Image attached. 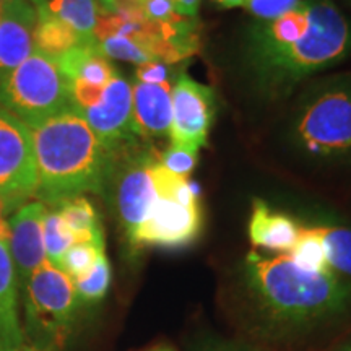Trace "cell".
<instances>
[{"mask_svg":"<svg viewBox=\"0 0 351 351\" xmlns=\"http://www.w3.org/2000/svg\"><path fill=\"white\" fill-rule=\"evenodd\" d=\"M32 132L38 171L36 197L43 204L101 192L112 173L114 153L99 142L80 111H64L33 122Z\"/></svg>","mask_w":351,"mask_h":351,"instance_id":"1","label":"cell"},{"mask_svg":"<svg viewBox=\"0 0 351 351\" xmlns=\"http://www.w3.org/2000/svg\"><path fill=\"white\" fill-rule=\"evenodd\" d=\"M309 28L285 47L249 46V62L258 86L269 93L288 91L320 70L351 54V23L332 0H307Z\"/></svg>","mask_w":351,"mask_h":351,"instance_id":"2","label":"cell"},{"mask_svg":"<svg viewBox=\"0 0 351 351\" xmlns=\"http://www.w3.org/2000/svg\"><path fill=\"white\" fill-rule=\"evenodd\" d=\"M245 275L254 296L271 317L309 322L343 311L351 301V285L330 271H307L283 254L262 257L249 252Z\"/></svg>","mask_w":351,"mask_h":351,"instance_id":"3","label":"cell"},{"mask_svg":"<svg viewBox=\"0 0 351 351\" xmlns=\"http://www.w3.org/2000/svg\"><path fill=\"white\" fill-rule=\"evenodd\" d=\"M293 138L317 160H351V75L328 78L307 93L293 122Z\"/></svg>","mask_w":351,"mask_h":351,"instance_id":"4","label":"cell"},{"mask_svg":"<svg viewBox=\"0 0 351 351\" xmlns=\"http://www.w3.org/2000/svg\"><path fill=\"white\" fill-rule=\"evenodd\" d=\"M21 293L25 306L21 328L26 343L46 351L62 348L80 304L72 278L46 261L33 271Z\"/></svg>","mask_w":351,"mask_h":351,"instance_id":"5","label":"cell"},{"mask_svg":"<svg viewBox=\"0 0 351 351\" xmlns=\"http://www.w3.org/2000/svg\"><path fill=\"white\" fill-rule=\"evenodd\" d=\"M0 106L29 125L72 106L70 82L52 57L34 49L0 78Z\"/></svg>","mask_w":351,"mask_h":351,"instance_id":"6","label":"cell"},{"mask_svg":"<svg viewBox=\"0 0 351 351\" xmlns=\"http://www.w3.org/2000/svg\"><path fill=\"white\" fill-rule=\"evenodd\" d=\"M38 171L28 125L0 106V199L7 208L36 195Z\"/></svg>","mask_w":351,"mask_h":351,"instance_id":"7","label":"cell"},{"mask_svg":"<svg viewBox=\"0 0 351 351\" xmlns=\"http://www.w3.org/2000/svg\"><path fill=\"white\" fill-rule=\"evenodd\" d=\"M173 122H171V145L200 150L207 145L208 130L215 116L213 91L195 82L187 73L179 75L173 90Z\"/></svg>","mask_w":351,"mask_h":351,"instance_id":"8","label":"cell"},{"mask_svg":"<svg viewBox=\"0 0 351 351\" xmlns=\"http://www.w3.org/2000/svg\"><path fill=\"white\" fill-rule=\"evenodd\" d=\"M99 142L111 153L138 137L134 125V101L130 83L116 75L104 86L103 96L95 106L80 111Z\"/></svg>","mask_w":351,"mask_h":351,"instance_id":"9","label":"cell"},{"mask_svg":"<svg viewBox=\"0 0 351 351\" xmlns=\"http://www.w3.org/2000/svg\"><path fill=\"white\" fill-rule=\"evenodd\" d=\"M202 231L200 205L187 207L169 197L158 195L150 215L140 226L132 245L156 247H186L199 238Z\"/></svg>","mask_w":351,"mask_h":351,"instance_id":"10","label":"cell"},{"mask_svg":"<svg viewBox=\"0 0 351 351\" xmlns=\"http://www.w3.org/2000/svg\"><path fill=\"white\" fill-rule=\"evenodd\" d=\"M46 213V204L39 200L32 202L21 205L8 223L10 225L8 249L15 263L20 289H23L33 271L47 261L43 232Z\"/></svg>","mask_w":351,"mask_h":351,"instance_id":"11","label":"cell"},{"mask_svg":"<svg viewBox=\"0 0 351 351\" xmlns=\"http://www.w3.org/2000/svg\"><path fill=\"white\" fill-rule=\"evenodd\" d=\"M150 156H140L122 171L116 189V204L127 239L132 243L150 215L158 199L155 182L152 178Z\"/></svg>","mask_w":351,"mask_h":351,"instance_id":"12","label":"cell"},{"mask_svg":"<svg viewBox=\"0 0 351 351\" xmlns=\"http://www.w3.org/2000/svg\"><path fill=\"white\" fill-rule=\"evenodd\" d=\"M36 25L38 13L32 0H3L0 15V78L34 51Z\"/></svg>","mask_w":351,"mask_h":351,"instance_id":"13","label":"cell"},{"mask_svg":"<svg viewBox=\"0 0 351 351\" xmlns=\"http://www.w3.org/2000/svg\"><path fill=\"white\" fill-rule=\"evenodd\" d=\"M171 82L161 85L135 83L132 88L134 101V125L138 137H169L173 122V99Z\"/></svg>","mask_w":351,"mask_h":351,"instance_id":"14","label":"cell"},{"mask_svg":"<svg viewBox=\"0 0 351 351\" xmlns=\"http://www.w3.org/2000/svg\"><path fill=\"white\" fill-rule=\"evenodd\" d=\"M19 276L8 244L0 243V351H15L25 343L19 317Z\"/></svg>","mask_w":351,"mask_h":351,"instance_id":"15","label":"cell"},{"mask_svg":"<svg viewBox=\"0 0 351 351\" xmlns=\"http://www.w3.org/2000/svg\"><path fill=\"white\" fill-rule=\"evenodd\" d=\"M301 228L293 218L274 212L263 200H254L249 219V239L256 247L289 252L300 238Z\"/></svg>","mask_w":351,"mask_h":351,"instance_id":"16","label":"cell"},{"mask_svg":"<svg viewBox=\"0 0 351 351\" xmlns=\"http://www.w3.org/2000/svg\"><path fill=\"white\" fill-rule=\"evenodd\" d=\"M54 60L70 83L85 80L91 85L106 86L117 75L108 57L101 52L98 41L78 44Z\"/></svg>","mask_w":351,"mask_h":351,"instance_id":"17","label":"cell"},{"mask_svg":"<svg viewBox=\"0 0 351 351\" xmlns=\"http://www.w3.org/2000/svg\"><path fill=\"white\" fill-rule=\"evenodd\" d=\"M36 7L38 25L34 32V49L44 52L46 56L57 59L59 56L73 49L82 43H91L83 39L75 29L52 15L47 8L46 0H32Z\"/></svg>","mask_w":351,"mask_h":351,"instance_id":"18","label":"cell"},{"mask_svg":"<svg viewBox=\"0 0 351 351\" xmlns=\"http://www.w3.org/2000/svg\"><path fill=\"white\" fill-rule=\"evenodd\" d=\"M56 212L60 215L62 221L73 234L75 244H104V234L98 213L91 202L85 197L78 195L59 202L56 205Z\"/></svg>","mask_w":351,"mask_h":351,"instance_id":"19","label":"cell"},{"mask_svg":"<svg viewBox=\"0 0 351 351\" xmlns=\"http://www.w3.org/2000/svg\"><path fill=\"white\" fill-rule=\"evenodd\" d=\"M307 28H309V16H307L306 2H302L295 10L271 20L270 23L258 26L252 33L251 44L269 47L291 46L304 36Z\"/></svg>","mask_w":351,"mask_h":351,"instance_id":"20","label":"cell"},{"mask_svg":"<svg viewBox=\"0 0 351 351\" xmlns=\"http://www.w3.org/2000/svg\"><path fill=\"white\" fill-rule=\"evenodd\" d=\"M47 8L52 15L67 23L86 41H98L95 38L96 20L99 8L96 0H51Z\"/></svg>","mask_w":351,"mask_h":351,"instance_id":"21","label":"cell"},{"mask_svg":"<svg viewBox=\"0 0 351 351\" xmlns=\"http://www.w3.org/2000/svg\"><path fill=\"white\" fill-rule=\"evenodd\" d=\"M313 230L322 239L330 269L351 276V228L314 226Z\"/></svg>","mask_w":351,"mask_h":351,"instance_id":"22","label":"cell"},{"mask_svg":"<svg viewBox=\"0 0 351 351\" xmlns=\"http://www.w3.org/2000/svg\"><path fill=\"white\" fill-rule=\"evenodd\" d=\"M298 267L307 271H330L326 247L313 228H301L300 238L288 254Z\"/></svg>","mask_w":351,"mask_h":351,"instance_id":"23","label":"cell"},{"mask_svg":"<svg viewBox=\"0 0 351 351\" xmlns=\"http://www.w3.org/2000/svg\"><path fill=\"white\" fill-rule=\"evenodd\" d=\"M44 249L46 258L56 267H59L64 254L75 244V238L70 232L67 225L62 221L60 215L56 210H47L44 218Z\"/></svg>","mask_w":351,"mask_h":351,"instance_id":"24","label":"cell"},{"mask_svg":"<svg viewBox=\"0 0 351 351\" xmlns=\"http://www.w3.org/2000/svg\"><path fill=\"white\" fill-rule=\"evenodd\" d=\"M109 285H111V265L106 257V252L101 254L98 262L85 276L73 282L75 293L80 302L93 304L106 296Z\"/></svg>","mask_w":351,"mask_h":351,"instance_id":"25","label":"cell"},{"mask_svg":"<svg viewBox=\"0 0 351 351\" xmlns=\"http://www.w3.org/2000/svg\"><path fill=\"white\" fill-rule=\"evenodd\" d=\"M101 254H104V244H73L64 254L62 261L59 263V269L65 271L72 278V282H75V280L85 276L88 271L93 269Z\"/></svg>","mask_w":351,"mask_h":351,"instance_id":"26","label":"cell"},{"mask_svg":"<svg viewBox=\"0 0 351 351\" xmlns=\"http://www.w3.org/2000/svg\"><path fill=\"white\" fill-rule=\"evenodd\" d=\"M98 43H99L101 52H103L108 59L125 60V62H132L137 65L155 60L142 46H140L138 43H135L134 39L130 38L108 36L101 39Z\"/></svg>","mask_w":351,"mask_h":351,"instance_id":"27","label":"cell"},{"mask_svg":"<svg viewBox=\"0 0 351 351\" xmlns=\"http://www.w3.org/2000/svg\"><path fill=\"white\" fill-rule=\"evenodd\" d=\"M197 160H199V150L171 145L165 155L160 158V163L168 168L171 173L187 178L197 166Z\"/></svg>","mask_w":351,"mask_h":351,"instance_id":"28","label":"cell"},{"mask_svg":"<svg viewBox=\"0 0 351 351\" xmlns=\"http://www.w3.org/2000/svg\"><path fill=\"white\" fill-rule=\"evenodd\" d=\"M137 3L145 19L153 21V23L171 25L179 23V21L186 19V16L178 12L174 0H142V2Z\"/></svg>","mask_w":351,"mask_h":351,"instance_id":"29","label":"cell"},{"mask_svg":"<svg viewBox=\"0 0 351 351\" xmlns=\"http://www.w3.org/2000/svg\"><path fill=\"white\" fill-rule=\"evenodd\" d=\"M300 3V0H245L243 7L256 19L271 21L295 10Z\"/></svg>","mask_w":351,"mask_h":351,"instance_id":"30","label":"cell"},{"mask_svg":"<svg viewBox=\"0 0 351 351\" xmlns=\"http://www.w3.org/2000/svg\"><path fill=\"white\" fill-rule=\"evenodd\" d=\"M70 91H72V106L78 111H85L99 103L104 86L91 85L85 80H75L70 83Z\"/></svg>","mask_w":351,"mask_h":351,"instance_id":"31","label":"cell"},{"mask_svg":"<svg viewBox=\"0 0 351 351\" xmlns=\"http://www.w3.org/2000/svg\"><path fill=\"white\" fill-rule=\"evenodd\" d=\"M137 80L138 83H147V85H161V83L171 82V72L168 64L161 60H150L137 65Z\"/></svg>","mask_w":351,"mask_h":351,"instance_id":"32","label":"cell"},{"mask_svg":"<svg viewBox=\"0 0 351 351\" xmlns=\"http://www.w3.org/2000/svg\"><path fill=\"white\" fill-rule=\"evenodd\" d=\"M174 2H176V7H178V12L184 16H191V19H194L197 12H199L200 0H174Z\"/></svg>","mask_w":351,"mask_h":351,"instance_id":"33","label":"cell"},{"mask_svg":"<svg viewBox=\"0 0 351 351\" xmlns=\"http://www.w3.org/2000/svg\"><path fill=\"white\" fill-rule=\"evenodd\" d=\"M7 205L5 202L0 199V243H5L8 244V241H10V225H8V221L5 218H3V215L7 212Z\"/></svg>","mask_w":351,"mask_h":351,"instance_id":"34","label":"cell"},{"mask_svg":"<svg viewBox=\"0 0 351 351\" xmlns=\"http://www.w3.org/2000/svg\"><path fill=\"white\" fill-rule=\"evenodd\" d=\"M213 2L223 8H234L244 5V0H213Z\"/></svg>","mask_w":351,"mask_h":351,"instance_id":"35","label":"cell"},{"mask_svg":"<svg viewBox=\"0 0 351 351\" xmlns=\"http://www.w3.org/2000/svg\"><path fill=\"white\" fill-rule=\"evenodd\" d=\"M15 351H46V350H41V348H36V346H33V345H29V343H25L20 346V348H16Z\"/></svg>","mask_w":351,"mask_h":351,"instance_id":"36","label":"cell"},{"mask_svg":"<svg viewBox=\"0 0 351 351\" xmlns=\"http://www.w3.org/2000/svg\"><path fill=\"white\" fill-rule=\"evenodd\" d=\"M104 5H109L112 2H142V0H103Z\"/></svg>","mask_w":351,"mask_h":351,"instance_id":"37","label":"cell"},{"mask_svg":"<svg viewBox=\"0 0 351 351\" xmlns=\"http://www.w3.org/2000/svg\"><path fill=\"white\" fill-rule=\"evenodd\" d=\"M153 351H173L171 348H156V350H153Z\"/></svg>","mask_w":351,"mask_h":351,"instance_id":"38","label":"cell"},{"mask_svg":"<svg viewBox=\"0 0 351 351\" xmlns=\"http://www.w3.org/2000/svg\"><path fill=\"white\" fill-rule=\"evenodd\" d=\"M221 351H243V350H221Z\"/></svg>","mask_w":351,"mask_h":351,"instance_id":"39","label":"cell"},{"mask_svg":"<svg viewBox=\"0 0 351 351\" xmlns=\"http://www.w3.org/2000/svg\"><path fill=\"white\" fill-rule=\"evenodd\" d=\"M2 2H3V0H2ZM0 15H2V3H0Z\"/></svg>","mask_w":351,"mask_h":351,"instance_id":"40","label":"cell"},{"mask_svg":"<svg viewBox=\"0 0 351 351\" xmlns=\"http://www.w3.org/2000/svg\"><path fill=\"white\" fill-rule=\"evenodd\" d=\"M346 351H351V348H350V350H346Z\"/></svg>","mask_w":351,"mask_h":351,"instance_id":"41","label":"cell"},{"mask_svg":"<svg viewBox=\"0 0 351 351\" xmlns=\"http://www.w3.org/2000/svg\"><path fill=\"white\" fill-rule=\"evenodd\" d=\"M0 3H2V0H0Z\"/></svg>","mask_w":351,"mask_h":351,"instance_id":"42","label":"cell"}]
</instances>
